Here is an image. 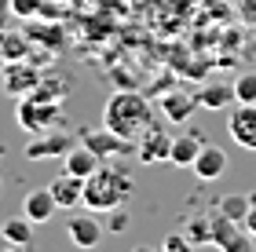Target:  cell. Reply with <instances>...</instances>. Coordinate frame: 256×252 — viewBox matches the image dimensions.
<instances>
[{
	"instance_id": "6da1fadb",
	"label": "cell",
	"mask_w": 256,
	"mask_h": 252,
	"mask_svg": "<svg viewBox=\"0 0 256 252\" xmlns=\"http://www.w3.org/2000/svg\"><path fill=\"white\" fill-rule=\"evenodd\" d=\"M132 190H136L132 172L124 165L102 161L84 179V205H88V212H114V209H121V205H128Z\"/></svg>"
},
{
	"instance_id": "7a4b0ae2",
	"label": "cell",
	"mask_w": 256,
	"mask_h": 252,
	"mask_svg": "<svg viewBox=\"0 0 256 252\" xmlns=\"http://www.w3.org/2000/svg\"><path fill=\"white\" fill-rule=\"evenodd\" d=\"M102 124L110 132H118L121 139L139 143V135L154 124V106L139 91H114L106 106H102Z\"/></svg>"
},
{
	"instance_id": "3957f363",
	"label": "cell",
	"mask_w": 256,
	"mask_h": 252,
	"mask_svg": "<svg viewBox=\"0 0 256 252\" xmlns=\"http://www.w3.org/2000/svg\"><path fill=\"white\" fill-rule=\"evenodd\" d=\"M15 121L26 135H37V132H48L62 121V106L55 99H40V95H22L18 106H15Z\"/></svg>"
},
{
	"instance_id": "277c9868",
	"label": "cell",
	"mask_w": 256,
	"mask_h": 252,
	"mask_svg": "<svg viewBox=\"0 0 256 252\" xmlns=\"http://www.w3.org/2000/svg\"><path fill=\"white\" fill-rule=\"evenodd\" d=\"M77 143V135H70L62 128H48V132H37L30 135L26 143V157L30 161H48V157H66V150Z\"/></svg>"
},
{
	"instance_id": "5b68a950",
	"label": "cell",
	"mask_w": 256,
	"mask_h": 252,
	"mask_svg": "<svg viewBox=\"0 0 256 252\" xmlns=\"http://www.w3.org/2000/svg\"><path fill=\"white\" fill-rule=\"evenodd\" d=\"M227 132L230 139L246 150H256V102H238L227 117Z\"/></svg>"
},
{
	"instance_id": "8992f818",
	"label": "cell",
	"mask_w": 256,
	"mask_h": 252,
	"mask_svg": "<svg viewBox=\"0 0 256 252\" xmlns=\"http://www.w3.org/2000/svg\"><path fill=\"white\" fill-rule=\"evenodd\" d=\"M80 143L92 146L102 161H106V157H114V154H136V143L121 139V135L110 132L106 124H102V128H84V132H80Z\"/></svg>"
},
{
	"instance_id": "52a82bcc",
	"label": "cell",
	"mask_w": 256,
	"mask_h": 252,
	"mask_svg": "<svg viewBox=\"0 0 256 252\" xmlns=\"http://www.w3.org/2000/svg\"><path fill=\"white\" fill-rule=\"evenodd\" d=\"M0 73H4V91H8L11 99L30 95V91L40 84V73L33 70L26 59H18V62H4V66H0Z\"/></svg>"
},
{
	"instance_id": "ba28073f",
	"label": "cell",
	"mask_w": 256,
	"mask_h": 252,
	"mask_svg": "<svg viewBox=\"0 0 256 252\" xmlns=\"http://www.w3.org/2000/svg\"><path fill=\"white\" fill-rule=\"evenodd\" d=\"M242 231H246L242 223L227 220L224 212H216V216H212V249H224V252H246L252 238L242 234Z\"/></svg>"
},
{
	"instance_id": "9c48e42d",
	"label": "cell",
	"mask_w": 256,
	"mask_h": 252,
	"mask_svg": "<svg viewBox=\"0 0 256 252\" xmlns=\"http://www.w3.org/2000/svg\"><path fill=\"white\" fill-rule=\"evenodd\" d=\"M168 150H172V135L165 128H150L139 135V143H136V157L143 165H161V161H168Z\"/></svg>"
},
{
	"instance_id": "30bf717a",
	"label": "cell",
	"mask_w": 256,
	"mask_h": 252,
	"mask_svg": "<svg viewBox=\"0 0 256 252\" xmlns=\"http://www.w3.org/2000/svg\"><path fill=\"white\" fill-rule=\"evenodd\" d=\"M48 190H52V198L59 209H77V205H84V179L74 176V172H59L52 183H48Z\"/></svg>"
},
{
	"instance_id": "8fae6325",
	"label": "cell",
	"mask_w": 256,
	"mask_h": 252,
	"mask_svg": "<svg viewBox=\"0 0 256 252\" xmlns=\"http://www.w3.org/2000/svg\"><path fill=\"white\" fill-rule=\"evenodd\" d=\"M55 212H59V205H55V198H52L48 187H37V190H30L26 198H22V216H26L33 227H37V223H48Z\"/></svg>"
},
{
	"instance_id": "7c38bea8",
	"label": "cell",
	"mask_w": 256,
	"mask_h": 252,
	"mask_svg": "<svg viewBox=\"0 0 256 252\" xmlns=\"http://www.w3.org/2000/svg\"><path fill=\"white\" fill-rule=\"evenodd\" d=\"M66 234H70V242H74L77 249H96L102 242V223L96 220V212L74 216V220L66 223Z\"/></svg>"
},
{
	"instance_id": "4fadbf2b",
	"label": "cell",
	"mask_w": 256,
	"mask_h": 252,
	"mask_svg": "<svg viewBox=\"0 0 256 252\" xmlns=\"http://www.w3.org/2000/svg\"><path fill=\"white\" fill-rule=\"evenodd\" d=\"M194 176L202 179V183H212V179H220L227 172V154L220 150V146H212V143H205L202 146V154L194 157Z\"/></svg>"
},
{
	"instance_id": "5bb4252c",
	"label": "cell",
	"mask_w": 256,
	"mask_h": 252,
	"mask_svg": "<svg viewBox=\"0 0 256 252\" xmlns=\"http://www.w3.org/2000/svg\"><path fill=\"white\" fill-rule=\"evenodd\" d=\"M202 132H183V135H172V150H168V165H176V168H190L194 165V157L202 154Z\"/></svg>"
},
{
	"instance_id": "9a60e30c",
	"label": "cell",
	"mask_w": 256,
	"mask_h": 252,
	"mask_svg": "<svg viewBox=\"0 0 256 252\" xmlns=\"http://www.w3.org/2000/svg\"><path fill=\"white\" fill-rule=\"evenodd\" d=\"M99 165H102V157L92 150V146H84V143H74V146L66 150V157H62V168L74 172V176H80V179H88Z\"/></svg>"
},
{
	"instance_id": "2e32d148",
	"label": "cell",
	"mask_w": 256,
	"mask_h": 252,
	"mask_svg": "<svg viewBox=\"0 0 256 252\" xmlns=\"http://www.w3.org/2000/svg\"><path fill=\"white\" fill-rule=\"evenodd\" d=\"M0 238H4V245H11V249H30L33 245V223L26 216H11V220H4V227H0Z\"/></svg>"
},
{
	"instance_id": "e0dca14e",
	"label": "cell",
	"mask_w": 256,
	"mask_h": 252,
	"mask_svg": "<svg viewBox=\"0 0 256 252\" xmlns=\"http://www.w3.org/2000/svg\"><path fill=\"white\" fill-rule=\"evenodd\" d=\"M194 110H198V99L194 95H183V91H172V95L161 99V113H165L168 121H176V124H187Z\"/></svg>"
},
{
	"instance_id": "ac0fdd59",
	"label": "cell",
	"mask_w": 256,
	"mask_h": 252,
	"mask_svg": "<svg viewBox=\"0 0 256 252\" xmlns=\"http://www.w3.org/2000/svg\"><path fill=\"white\" fill-rule=\"evenodd\" d=\"M0 55H4V62H18V59H30V40L22 37V33L0 29Z\"/></svg>"
},
{
	"instance_id": "d6986e66",
	"label": "cell",
	"mask_w": 256,
	"mask_h": 252,
	"mask_svg": "<svg viewBox=\"0 0 256 252\" xmlns=\"http://www.w3.org/2000/svg\"><path fill=\"white\" fill-rule=\"evenodd\" d=\"M230 102H234V84H208L198 95V106H205V110H224Z\"/></svg>"
},
{
	"instance_id": "ffe728a7",
	"label": "cell",
	"mask_w": 256,
	"mask_h": 252,
	"mask_svg": "<svg viewBox=\"0 0 256 252\" xmlns=\"http://www.w3.org/2000/svg\"><path fill=\"white\" fill-rule=\"evenodd\" d=\"M187 242L190 249H202V245H212V220L208 216H194V220H187Z\"/></svg>"
},
{
	"instance_id": "44dd1931",
	"label": "cell",
	"mask_w": 256,
	"mask_h": 252,
	"mask_svg": "<svg viewBox=\"0 0 256 252\" xmlns=\"http://www.w3.org/2000/svg\"><path fill=\"white\" fill-rule=\"evenodd\" d=\"M249 205H252V198H249V194H227V198L220 201V212H224L227 220H234V223H246Z\"/></svg>"
},
{
	"instance_id": "7402d4cb",
	"label": "cell",
	"mask_w": 256,
	"mask_h": 252,
	"mask_svg": "<svg viewBox=\"0 0 256 252\" xmlns=\"http://www.w3.org/2000/svg\"><path fill=\"white\" fill-rule=\"evenodd\" d=\"M234 102H256V73H242L234 81Z\"/></svg>"
},
{
	"instance_id": "603a6c76",
	"label": "cell",
	"mask_w": 256,
	"mask_h": 252,
	"mask_svg": "<svg viewBox=\"0 0 256 252\" xmlns=\"http://www.w3.org/2000/svg\"><path fill=\"white\" fill-rule=\"evenodd\" d=\"M40 11H44V0H11V15H15V18H37L40 15Z\"/></svg>"
},
{
	"instance_id": "cb8c5ba5",
	"label": "cell",
	"mask_w": 256,
	"mask_h": 252,
	"mask_svg": "<svg viewBox=\"0 0 256 252\" xmlns=\"http://www.w3.org/2000/svg\"><path fill=\"white\" fill-rule=\"evenodd\" d=\"M106 227H110L114 234H121L124 227H128V212H124V205H121V209H114V212H110V223H106Z\"/></svg>"
},
{
	"instance_id": "d4e9b609",
	"label": "cell",
	"mask_w": 256,
	"mask_h": 252,
	"mask_svg": "<svg viewBox=\"0 0 256 252\" xmlns=\"http://www.w3.org/2000/svg\"><path fill=\"white\" fill-rule=\"evenodd\" d=\"M161 245H165L168 252H187V249H190L187 234H168V238H165V242H161Z\"/></svg>"
},
{
	"instance_id": "484cf974",
	"label": "cell",
	"mask_w": 256,
	"mask_h": 252,
	"mask_svg": "<svg viewBox=\"0 0 256 252\" xmlns=\"http://www.w3.org/2000/svg\"><path fill=\"white\" fill-rule=\"evenodd\" d=\"M249 198H252V205H249V216H246V223H242V227H246V234L256 242V190L249 194Z\"/></svg>"
},
{
	"instance_id": "4316f807",
	"label": "cell",
	"mask_w": 256,
	"mask_h": 252,
	"mask_svg": "<svg viewBox=\"0 0 256 252\" xmlns=\"http://www.w3.org/2000/svg\"><path fill=\"white\" fill-rule=\"evenodd\" d=\"M8 15H11V0H0V29L8 26Z\"/></svg>"
},
{
	"instance_id": "83f0119b",
	"label": "cell",
	"mask_w": 256,
	"mask_h": 252,
	"mask_svg": "<svg viewBox=\"0 0 256 252\" xmlns=\"http://www.w3.org/2000/svg\"><path fill=\"white\" fill-rule=\"evenodd\" d=\"M0 190H4V179H0Z\"/></svg>"
},
{
	"instance_id": "f1b7e54d",
	"label": "cell",
	"mask_w": 256,
	"mask_h": 252,
	"mask_svg": "<svg viewBox=\"0 0 256 252\" xmlns=\"http://www.w3.org/2000/svg\"><path fill=\"white\" fill-rule=\"evenodd\" d=\"M0 66H4V55H0Z\"/></svg>"
},
{
	"instance_id": "f546056e",
	"label": "cell",
	"mask_w": 256,
	"mask_h": 252,
	"mask_svg": "<svg viewBox=\"0 0 256 252\" xmlns=\"http://www.w3.org/2000/svg\"><path fill=\"white\" fill-rule=\"evenodd\" d=\"M0 154H4V146H0Z\"/></svg>"
}]
</instances>
